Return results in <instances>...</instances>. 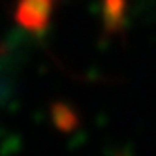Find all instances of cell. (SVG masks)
Segmentation results:
<instances>
[{
  "instance_id": "6da1fadb",
  "label": "cell",
  "mask_w": 156,
  "mask_h": 156,
  "mask_svg": "<svg viewBox=\"0 0 156 156\" xmlns=\"http://www.w3.org/2000/svg\"><path fill=\"white\" fill-rule=\"evenodd\" d=\"M58 0H17L13 19L30 34H45L57 9Z\"/></svg>"
},
{
  "instance_id": "7a4b0ae2",
  "label": "cell",
  "mask_w": 156,
  "mask_h": 156,
  "mask_svg": "<svg viewBox=\"0 0 156 156\" xmlns=\"http://www.w3.org/2000/svg\"><path fill=\"white\" fill-rule=\"evenodd\" d=\"M51 115H53L55 126H57L58 130H62V132H72L77 124H79L77 113L66 104H53Z\"/></svg>"
},
{
  "instance_id": "3957f363",
  "label": "cell",
  "mask_w": 156,
  "mask_h": 156,
  "mask_svg": "<svg viewBox=\"0 0 156 156\" xmlns=\"http://www.w3.org/2000/svg\"><path fill=\"white\" fill-rule=\"evenodd\" d=\"M105 30L117 32L122 27V17H124V0H105Z\"/></svg>"
}]
</instances>
